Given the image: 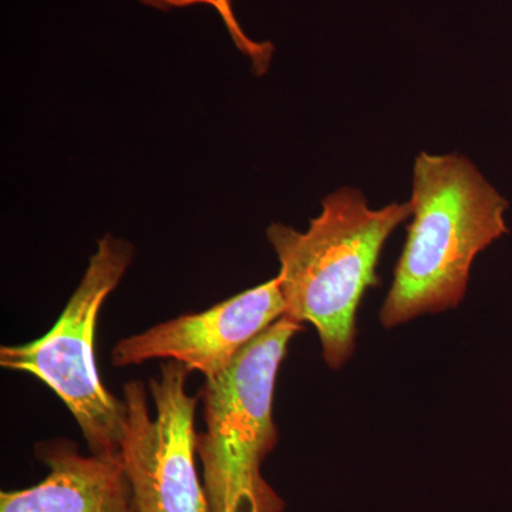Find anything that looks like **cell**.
Returning <instances> with one entry per match:
<instances>
[{"mask_svg":"<svg viewBox=\"0 0 512 512\" xmlns=\"http://www.w3.org/2000/svg\"><path fill=\"white\" fill-rule=\"evenodd\" d=\"M410 204L413 221L380 311L387 329L456 308L476 256L507 232L508 202L460 154L420 153Z\"/></svg>","mask_w":512,"mask_h":512,"instance_id":"7a4b0ae2","label":"cell"},{"mask_svg":"<svg viewBox=\"0 0 512 512\" xmlns=\"http://www.w3.org/2000/svg\"><path fill=\"white\" fill-rule=\"evenodd\" d=\"M409 217L410 201L373 210L362 191L345 187L323 200L308 231L284 224L266 229L281 266L276 278L284 316L311 323L330 369L353 355L357 308L367 289L379 284L376 265L387 238Z\"/></svg>","mask_w":512,"mask_h":512,"instance_id":"6da1fadb","label":"cell"},{"mask_svg":"<svg viewBox=\"0 0 512 512\" xmlns=\"http://www.w3.org/2000/svg\"><path fill=\"white\" fill-rule=\"evenodd\" d=\"M252 512H258V511H255V510H254V511H252Z\"/></svg>","mask_w":512,"mask_h":512,"instance_id":"9c48e42d","label":"cell"},{"mask_svg":"<svg viewBox=\"0 0 512 512\" xmlns=\"http://www.w3.org/2000/svg\"><path fill=\"white\" fill-rule=\"evenodd\" d=\"M161 6L165 8H183V6L197 5V3H204V5H210L212 8L218 10V13L224 19L225 25L232 36H239L242 33L239 28L237 20H235L234 13H232L231 2L229 0H160Z\"/></svg>","mask_w":512,"mask_h":512,"instance_id":"ba28073f","label":"cell"},{"mask_svg":"<svg viewBox=\"0 0 512 512\" xmlns=\"http://www.w3.org/2000/svg\"><path fill=\"white\" fill-rule=\"evenodd\" d=\"M133 244L106 235L59 319L42 338L0 348L3 369L25 372L46 384L79 424L90 453L119 454L126 423L123 397L101 382L94 336L101 306L133 262Z\"/></svg>","mask_w":512,"mask_h":512,"instance_id":"277c9868","label":"cell"},{"mask_svg":"<svg viewBox=\"0 0 512 512\" xmlns=\"http://www.w3.org/2000/svg\"><path fill=\"white\" fill-rule=\"evenodd\" d=\"M284 315V296L275 276L207 311L187 313L119 340L111 363L126 367L148 360H174L211 379Z\"/></svg>","mask_w":512,"mask_h":512,"instance_id":"8992f818","label":"cell"},{"mask_svg":"<svg viewBox=\"0 0 512 512\" xmlns=\"http://www.w3.org/2000/svg\"><path fill=\"white\" fill-rule=\"evenodd\" d=\"M35 451L49 474L25 490L2 491L0 512H140L119 454L84 456L62 437Z\"/></svg>","mask_w":512,"mask_h":512,"instance_id":"52a82bcc","label":"cell"},{"mask_svg":"<svg viewBox=\"0 0 512 512\" xmlns=\"http://www.w3.org/2000/svg\"><path fill=\"white\" fill-rule=\"evenodd\" d=\"M302 325L282 316L220 375L205 379V430L197 456L210 512H282L284 500L266 483L262 463L278 443L276 376Z\"/></svg>","mask_w":512,"mask_h":512,"instance_id":"3957f363","label":"cell"},{"mask_svg":"<svg viewBox=\"0 0 512 512\" xmlns=\"http://www.w3.org/2000/svg\"><path fill=\"white\" fill-rule=\"evenodd\" d=\"M190 370L165 360L148 387L124 384L126 423L119 456L140 512H210L197 463L195 410Z\"/></svg>","mask_w":512,"mask_h":512,"instance_id":"5b68a950","label":"cell"}]
</instances>
